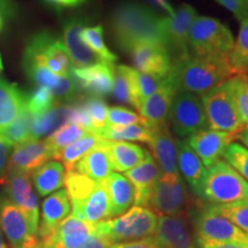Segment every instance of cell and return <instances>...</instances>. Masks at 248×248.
Listing matches in <instances>:
<instances>
[{
  "label": "cell",
  "mask_w": 248,
  "mask_h": 248,
  "mask_svg": "<svg viewBox=\"0 0 248 248\" xmlns=\"http://www.w3.org/2000/svg\"><path fill=\"white\" fill-rule=\"evenodd\" d=\"M171 75L178 90L202 95L237 76L230 55H197L187 53L172 61Z\"/></svg>",
  "instance_id": "6da1fadb"
},
{
  "label": "cell",
  "mask_w": 248,
  "mask_h": 248,
  "mask_svg": "<svg viewBox=\"0 0 248 248\" xmlns=\"http://www.w3.org/2000/svg\"><path fill=\"white\" fill-rule=\"evenodd\" d=\"M111 32L117 46L130 53L141 43H157L166 46L161 17L147 6L137 1H123L111 16Z\"/></svg>",
  "instance_id": "7a4b0ae2"
},
{
  "label": "cell",
  "mask_w": 248,
  "mask_h": 248,
  "mask_svg": "<svg viewBox=\"0 0 248 248\" xmlns=\"http://www.w3.org/2000/svg\"><path fill=\"white\" fill-rule=\"evenodd\" d=\"M198 198L213 204H224L248 199V182L225 161L219 160L206 169L198 188Z\"/></svg>",
  "instance_id": "3957f363"
},
{
  "label": "cell",
  "mask_w": 248,
  "mask_h": 248,
  "mask_svg": "<svg viewBox=\"0 0 248 248\" xmlns=\"http://www.w3.org/2000/svg\"><path fill=\"white\" fill-rule=\"evenodd\" d=\"M157 215L146 207L135 206L123 215L94 224L95 233L113 244L145 239L154 235Z\"/></svg>",
  "instance_id": "277c9868"
},
{
  "label": "cell",
  "mask_w": 248,
  "mask_h": 248,
  "mask_svg": "<svg viewBox=\"0 0 248 248\" xmlns=\"http://www.w3.org/2000/svg\"><path fill=\"white\" fill-rule=\"evenodd\" d=\"M187 216L193 225L194 238L208 243L248 244V234L225 217L214 212L209 203L194 200L187 209Z\"/></svg>",
  "instance_id": "5b68a950"
},
{
  "label": "cell",
  "mask_w": 248,
  "mask_h": 248,
  "mask_svg": "<svg viewBox=\"0 0 248 248\" xmlns=\"http://www.w3.org/2000/svg\"><path fill=\"white\" fill-rule=\"evenodd\" d=\"M201 101L209 130L238 135L246 126L235 105L231 79L202 95Z\"/></svg>",
  "instance_id": "8992f818"
},
{
  "label": "cell",
  "mask_w": 248,
  "mask_h": 248,
  "mask_svg": "<svg viewBox=\"0 0 248 248\" xmlns=\"http://www.w3.org/2000/svg\"><path fill=\"white\" fill-rule=\"evenodd\" d=\"M234 45L231 30L216 18L198 16L188 37L190 52L197 55H230Z\"/></svg>",
  "instance_id": "52a82bcc"
},
{
  "label": "cell",
  "mask_w": 248,
  "mask_h": 248,
  "mask_svg": "<svg viewBox=\"0 0 248 248\" xmlns=\"http://www.w3.org/2000/svg\"><path fill=\"white\" fill-rule=\"evenodd\" d=\"M181 175H162L155 184L146 208L164 216L182 215L193 203Z\"/></svg>",
  "instance_id": "ba28073f"
},
{
  "label": "cell",
  "mask_w": 248,
  "mask_h": 248,
  "mask_svg": "<svg viewBox=\"0 0 248 248\" xmlns=\"http://www.w3.org/2000/svg\"><path fill=\"white\" fill-rule=\"evenodd\" d=\"M23 59L39 61L57 76L71 77L73 63L67 49L60 39L49 32H39L31 37Z\"/></svg>",
  "instance_id": "9c48e42d"
},
{
  "label": "cell",
  "mask_w": 248,
  "mask_h": 248,
  "mask_svg": "<svg viewBox=\"0 0 248 248\" xmlns=\"http://www.w3.org/2000/svg\"><path fill=\"white\" fill-rule=\"evenodd\" d=\"M169 120L173 132L181 138L191 137L207 129V117L201 97L178 90L173 97Z\"/></svg>",
  "instance_id": "30bf717a"
},
{
  "label": "cell",
  "mask_w": 248,
  "mask_h": 248,
  "mask_svg": "<svg viewBox=\"0 0 248 248\" xmlns=\"http://www.w3.org/2000/svg\"><path fill=\"white\" fill-rule=\"evenodd\" d=\"M0 183L4 185L6 198L24 214L32 233L37 234L39 225V207L38 199L31 184L30 175L15 170H6Z\"/></svg>",
  "instance_id": "8fae6325"
},
{
  "label": "cell",
  "mask_w": 248,
  "mask_h": 248,
  "mask_svg": "<svg viewBox=\"0 0 248 248\" xmlns=\"http://www.w3.org/2000/svg\"><path fill=\"white\" fill-rule=\"evenodd\" d=\"M197 17V11L188 4L179 6L171 16L161 17L164 43L172 61L190 53L188 37L192 24Z\"/></svg>",
  "instance_id": "7c38bea8"
},
{
  "label": "cell",
  "mask_w": 248,
  "mask_h": 248,
  "mask_svg": "<svg viewBox=\"0 0 248 248\" xmlns=\"http://www.w3.org/2000/svg\"><path fill=\"white\" fill-rule=\"evenodd\" d=\"M0 226L11 248H37L39 239L32 233L24 214L7 198H0Z\"/></svg>",
  "instance_id": "4fadbf2b"
},
{
  "label": "cell",
  "mask_w": 248,
  "mask_h": 248,
  "mask_svg": "<svg viewBox=\"0 0 248 248\" xmlns=\"http://www.w3.org/2000/svg\"><path fill=\"white\" fill-rule=\"evenodd\" d=\"M154 238L164 248H197L195 238L188 228L187 213L175 216H157Z\"/></svg>",
  "instance_id": "5bb4252c"
},
{
  "label": "cell",
  "mask_w": 248,
  "mask_h": 248,
  "mask_svg": "<svg viewBox=\"0 0 248 248\" xmlns=\"http://www.w3.org/2000/svg\"><path fill=\"white\" fill-rule=\"evenodd\" d=\"M23 69L37 88H44L53 94L55 100H70L76 95L78 86L71 77H60L51 73L39 61L23 59Z\"/></svg>",
  "instance_id": "9a60e30c"
},
{
  "label": "cell",
  "mask_w": 248,
  "mask_h": 248,
  "mask_svg": "<svg viewBox=\"0 0 248 248\" xmlns=\"http://www.w3.org/2000/svg\"><path fill=\"white\" fill-rule=\"evenodd\" d=\"M135 69L141 73L166 78L172 68V58L167 47L157 43H141L129 53Z\"/></svg>",
  "instance_id": "2e32d148"
},
{
  "label": "cell",
  "mask_w": 248,
  "mask_h": 248,
  "mask_svg": "<svg viewBox=\"0 0 248 248\" xmlns=\"http://www.w3.org/2000/svg\"><path fill=\"white\" fill-rule=\"evenodd\" d=\"M177 91L178 86L171 73H169L163 84L142 102L138 109L139 114L146 121L148 126L157 128L168 123L170 108H171L173 97Z\"/></svg>",
  "instance_id": "e0dca14e"
},
{
  "label": "cell",
  "mask_w": 248,
  "mask_h": 248,
  "mask_svg": "<svg viewBox=\"0 0 248 248\" xmlns=\"http://www.w3.org/2000/svg\"><path fill=\"white\" fill-rule=\"evenodd\" d=\"M237 139V133L215 131V130L204 129L191 137L187 141L192 150L199 156L204 167L212 166L221 160L228 146Z\"/></svg>",
  "instance_id": "ac0fdd59"
},
{
  "label": "cell",
  "mask_w": 248,
  "mask_h": 248,
  "mask_svg": "<svg viewBox=\"0 0 248 248\" xmlns=\"http://www.w3.org/2000/svg\"><path fill=\"white\" fill-rule=\"evenodd\" d=\"M52 157L53 153L45 140H28L15 145L6 170H15L31 176Z\"/></svg>",
  "instance_id": "d6986e66"
},
{
  "label": "cell",
  "mask_w": 248,
  "mask_h": 248,
  "mask_svg": "<svg viewBox=\"0 0 248 248\" xmlns=\"http://www.w3.org/2000/svg\"><path fill=\"white\" fill-rule=\"evenodd\" d=\"M85 27V21L79 17L70 18L63 26V45L73 67L83 68L105 63L80 38V32Z\"/></svg>",
  "instance_id": "ffe728a7"
},
{
  "label": "cell",
  "mask_w": 248,
  "mask_h": 248,
  "mask_svg": "<svg viewBox=\"0 0 248 248\" xmlns=\"http://www.w3.org/2000/svg\"><path fill=\"white\" fill-rule=\"evenodd\" d=\"M114 68L107 63L71 69V78L79 89L94 97H105L111 93L114 82Z\"/></svg>",
  "instance_id": "44dd1931"
},
{
  "label": "cell",
  "mask_w": 248,
  "mask_h": 248,
  "mask_svg": "<svg viewBox=\"0 0 248 248\" xmlns=\"http://www.w3.org/2000/svg\"><path fill=\"white\" fill-rule=\"evenodd\" d=\"M70 212V200L64 188H60L49 194L42 204V221L37 231L38 239H49L55 229L69 216Z\"/></svg>",
  "instance_id": "7402d4cb"
},
{
  "label": "cell",
  "mask_w": 248,
  "mask_h": 248,
  "mask_svg": "<svg viewBox=\"0 0 248 248\" xmlns=\"http://www.w3.org/2000/svg\"><path fill=\"white\" fill-rule=\"evenodd\" d=\"M152 129L153 136L148 146L162 175H181L177 167V140L170 132L169 124Z\"/></svg>",
  "instance_id": "603a6c76"
},
{
  "label": "cell",
  "mask_w": 248,
  "mask_h": 248,
  "mask_svg": "<svg viewBox=\"0 0 248 248\" xmlns=\"http://www.w3.org/2000/svg\"><path fill=\"white\" fill-rule=\"evenodd\" d=\"M125 177L131 182L135 190V206L146 207L150 195L162 172L155 162L154 157L148 152L146 157L137 167L124 172Z\"/></svg>",
  "instance_id": "cb8c5ba5"
},
{
  "label": "cell",
  "mask_w": 248,
  "mask_h": 248,
  "mask_svg": "<svg viewBox=\"0 0 248 248\" xmlns=\"http://www.w3.org/2000/svg\"><path fill=\"white\" fill-rule=\"evenodd\" d=\"M94 233V224L70 215L55 229L49 239L42 241H47L57 248H79Z\"/></svg>",
  "instance_id": "d4e9b609"
},
{
  "label": "cell",
  "mask_w": 248,
  "mask_h": 248,
  "mask_svg": "<svg viewBox=\"0 0 248 248\" xmlns=\"http://www.w3.org/2000/svg\"><path fill=\"white\" fill-rule=\"evenodd\" d=\"M71 215L89 224L110 219V203L104 183H98L88 198L71 206Z\"/></svg>",
  "instance_id": "484cf974"
},
{
  "label": "cell",
  "mask_w": 248,
  "mask_h": 248,
  "mask_svg": "<svg viewBox=\"0 0 248 248\" xmlns=\"http://www.w3.org/2000/svg\"><path fill=\"white\" fill-rule=\"evenodd\" d=\"M110 203V217L115 218L131 208L135 202V190L125 176L111 172L104 182Z\"/></svg>",
  "instance_id": "4316f807"
},
{
  "label": "cell",
  "mask_w": 248,
  "mask_h": 248,
  "mask_svg": "<svg viewBox=\"0 0 248 248\" xmlns=\"http://www.w3.org/2000/svg\"><path fill=\"white\" fill-rule=\"evenodd\" d=\"M74 170L85 175L95 183H104L108 176L113 172V166L109 156V152L106 146V139L85 154L75 164Z\"/></svg>",
  "instance_id": "83f0119b"
},
{
  "label": "cell",
  "mask_w": 248,
  "mask_h": 248,
  "mask_svg": "<svg viewBox=\"0 0 248 248\" xmlns=\"http://www.w3.org/2000/svg\"><path fill=\"white\" fill-rule=\"evenodd\" d=\"M177 167L183 179L187 182L193 193H197L207 168L186 139L177 140Z\"/></svg>",
  "instance_id": "f1b7e54d"
},
{
  "label": "cell",
  "mask_w": 248,
  "mask_h": 248,
  "mask_svg": "<svg viewBox=\"0 0 248 248\" xmlns=\"http://www.w3.org/2000/svg\"><path fill=\"white\" fill-rule=\"evenodd\" d=\"M73 119L74 106H54L42 115L33 116L30 128L31 140L51 136L66 123L73 122Z\"/></svg>",
  "instance_id": "f546056e"
},
{
  "label": "cell",
  "mask_w": 248,
  "mask_h": 248,
  "mask_svg": "<svg viewBox=\"0 0 248 248\" xmlns=\"http://www.w3.org/2000/svg\"><path fill=\"white\" fill-rule=\"evenodd\" d=\"M106 146L109 152L113 170L119 172H126L137 167L148 153L139 145L128 141L106 140Z\"/></svg>",
  "instance_id": "4dcf8cb0"
},
{
  "label": "cell",
  "mask_w": 248,
  "mask_h": 248,
  "mask_svg": "<svg viewBox=\"0 0 248 248\" xmlns=\"http://www.w3.org/2000/svg\"><path fill=\"white\" fill-rule=\"evenodd\" d=\"M27 94L0 77V128L13 123L26 107Z\"/></svg>",
  "instance_id": "1f68e13d"
},
{
  "label": "cell",
  "mask_w": 248,
  "mask_h": 248,
  "mask_svg": "<svg viewBox=\"0 0 248 248\" xmlns=\"http://www.w3.org/2000/svg\"><path fill=\"white\" fill-rule=\"evenodd\" d=\"M40 197L52 194L64 184L66 170L59 161H48L30 176Z\"/></svg>",
  "instance_id": "d6a6232c"
},
{
  "label": "cell",
  "mask_w": 248,
  "mask_h": 248,
  "mask_svg": "<svg viewBox=\"0 0 248 248\" xmlns=\"http://www.w3.org/2000/svg\"><path fill=\"white\" fill-rule=\"evenodd\" d=\"M104 140V138L99 137L94 132H88L82 138L77 139L76 141L71 142L70 145L55 153L53 159L59 161L64 167L66 172L71 171V170H74L75 164L85 154H88L90 151L100 145Z\"/></svg>",
  "instance_id": "836d02e7"
},
{
  "label": "cell",
  "mask_w": 248,
  "mask_h": 248,
  "mask_svg": "<svg viewBox=\"0 0 248 248\" xmlns=\"http://www.w3.org/2000/svg\"><path fill=\"white\" fill-rule=\"evenodd\" d=\"M129 77L131 84V105L138 110L142 102L163 84L168 76L166 78H160L129 67Z\"/></svg>",
  "instance_id": "e575fe53"
},
{
  "label": "cell",
  "mask_w": 248,
  "mask_h": 248,
  "mask_svg": "<svg viewBox=\"0 0 248 248\" xmlns=\"http://www.w3.org/2000/svg\"><path fill=\"white\" fill-rule=\"evenodd\" d=\"M99 137L110 141H139L148 145L152 140L153 129L147 124H133L128 126H106L95 132Z\"/></svg>",
  "instance_id": "d590c367"
},
{
  "label": "cell",
  "mask_w": 248,
  "mask_h": 248,
  "mask_svg": "<svg viewBox=\"0 0 248 248\" xmlns=\"http://www.w3.org/2000/svg\"><path fill=\"white\" fill-rule=\"evenodd\" d=\"M97 184L98 183L75 170L67 171L64 177V190L67 191L71 206L82 202L85 198H88Z\"/></svg>",
  "instance_id": "8d00e7d4"
},
{
  "label": "cell",
  "mask_w": 248,
  "mask_h": 248,
  "mask_svg": "<svg viewBox=\"0 0 248 248\" xmlns=\"http://www.w3.org/2000/svg\"><path fill=\"white\" fill-rule=\"evenodd\" d=\"M80 38L105 63L113 66L117 61L116 55L111 53L105 44L104 31L101 26L85 27L80 32Z\"/></svg>",
  "instance_id": "74e56055"
},
{
  "label": "cell",
  "mask_w": 248,
  "mask_h": 248,
  "mask_svg": "<svg viewBox=\"0 0 248 248\" xmlns=\"http://www.w3.org/2000/svg\"><path fill=\"white\" fill-rule=\"evenodd\" d=\"M240 23L239 33L230 53V62L238 75L248 74V17Z\"/></svg>",
  "instance_id": "f35d334b"
},
{
  "label": "cell",
  "mask_w": 248,
  "mask_h": 248,
  "mask_svg": "<svg viewBox=\"0 0 248 248\" xmlns=\"http://www.w3.org/2000/svg\"><path fill=\"white\" fill-rule=\"evenodd\" d=\"M209 206L214 212L225 217L248 234V199L224 204L209 203Z\"/></svg>",
  "instance_id": "ab89813d"
},
{
  "label": "cell",
  "mask_w": 248,
  "mask_h": 248,
  "mask_svg": "<svg viewBox=\"0 0 248 248\" xmlns=\"http://www.w3.org/2000/svg\"><path fill=\"white\" fill-rule=\"evenodd\" d=\"M88 131L85 129H83L82 126L77 125L75 123H66L64 125H62L60 129H58L57 131L52 133L51 136H48L45 139L46 144L48 145V147L51 148L53 156L55 153H58L59 151H61L62 148H64L68 145H70L71 142L76 141L77 139L82 138L83 136H85Z\"/></svg>",
  "instance_id": "60d3db41"
},
{
  "label": "cell",
  "mask_w": 248,
  "mask_h": 248,
  "mask_svg": "<svg viewBox=\"0 0 248 248\" xmlns=\"http://www.w3.org/2000/svg\"><path fill=\"white\" fill-rule=\"evenodd\" d=\"M32 117L33 116L28 111L26 106L13 123L5 126V128H0V135L7 139L8 141H11L14 146L21 144V142L31 140L30 128Z\"/></svg>",
  "instance_id": "b9f144b4"
},
{
  "label": "cell",
  "mask_w": 248,
  "mask_h": 248,
  "mask_svg": "<svg viewBox=\"0 0 248 248\" xmlns=\"http://www.w3.org/2000/svg\"><path fill=\"white\" fill-rule=\"evenodd\" d=\"M55 98L48 90L37 88L32 92L27 94L26 106L32 116H39L54 107Z\"/></svg>",
  "instance_id": "7bdbcfd3"
},
{
  "label": "cell",
  "mask_w": 248,
  "mask_h": 248,
  "mask_svg": "<svg viewBox=\"0 0 248 248\" xmlns=\"http://www.w3.org/2000/svg\"><path fill=\"white\" fill-rule=\"evenodd\" d=\"M225 162L233 168L241 177L248 182V150L241 144L232 142L226 148L224 154Z\"/></svg>",
  "instance_id": "ee69618b"
},
{
  "label": "cell",
  "mask_w": 248,
  "mask_h": 248,
  "mask_svg": "<svg viewBox=\"0 0 248 248\" xmlns=\"http://www.w3.org/2000/svg\"><path fill=\"white\" fill-rule=\"evenodd\" d=\"M88 110L90 117H91L93 132H98L99 130L106 128L107 126V115H108V106L107 104L102 100L100 97H94L90 95L82 102Z\"/></svg>",
  "instance_id": "f6af8a7d"
},
{
  "label": "cell",
  "mask_w": 248,
  "mask_h": 248,
  "mask_svg": "<svg viewBox=\"0 0 248 248\" xmlns=\"http://www.w3.org/2000/svg\"><path fill=\"white\" fill-rule=\"evenodd\" d=\"M234 101L244 124L248 126V74H239L231 78Z\"/></svg>",
  "instance_id": "bcb514c9"
},
{
  "label": "cell",
  "mask_w": 248,
  "mask_h": 248,
  "mask_svg": "<svg viewBox=\"0 0 248 248\" xmlns=\"http://www.w3.org/2000/svg\"><path fill=\"white\" fill-rule=\"evenodd\" d=\"M111 93L117 101L131 105V84H130L129 77V66H117L114 69V82Z\"/></svg>",
  "instance_id": "7dc6e473"
},
{
  "label": "cell",
  "mask_w": 248,
  "mask_h": 248,
  "mask_svg": "<svg viewBox=\"0 0 248 248\" xmlns=\"http://www.w3.org/2000/svg\"><path fill=\"white\" fill-rule=\"evenodd\" d=\"M133 124H147L140 114L128 108L115 106L108 108L107 125L108 126H128Z\"/></svg>",
  "instance_id": "c3c4849f"
},
{
  "label": "cell",
  "mask_w": 248,
  "mask_h": 248,
  "mask_svg": "<svg viewBox=\"0 0 248 248\" xmlns=\"http://www.w3.org/2000/svg\"><path fill=\"white\" fill-rule=\"evenodd\" d=\"M215 1L225 7L228 11H230L240 22L248 17L247 0H215Z\"/></svg>",
  "instance_id": "681fc988"
},
{
  "label": "cell",
  "mask_w": 248,
  "mask_h": 248,
  "mask_svg": "<svg viewBox=\"0 0 248 248\" xmlns=\"http://www.w3.org/2000/svg\"><path fill=\"white\" fill-rule=\"evenodd\" d=\"M13 148L14 145L0 135V179L5 175L8 166L9 156H11Z\"/></svg>",
  "instance_id": "f907efd6"
},
{
  "label": "cell",
  "mask_w": 248,
  "mask_h": 248,
  "mask_svg": "<svg viewBox=\"0 0 248 248\" xmlns=\"http://www.w3.org/2000/svg\"><path fill=\"white\" fill-rule=\"evenodd\" d=\"M157 246H159V245H157L156 240H155L154 235H152V237L145 238V239L140 240L113 244V246L110 248H156Z\"/></svg>",
  "instance_id": "816d5d0a"
},
{
  "label": "cell",
  "mask_w": 248,
  "mask_h": 248,
  "mask_svg": "<svg viewBox=\"0 0 248 248\" xmlns=\"http://www.w3.org/2000/svg\"><path fill=\"white\" fill-rule=\"evenodd\" d=\"M111 246H113V243H111L110 240L102 237V235L94 233L82 247L79 248H110Z\"/></svg>",
  "instance_id": "f5cc1de1"
},
{
  "label": "cell",
  "mask_w": 248,
  "mask_h": 248,
  "mask_svg": "<svg viewBox=\"0 0 248 248\" xmlns=\"http://www.w3.org/2000/svg\"><path fill=\"white\" fill-rule=\"evenodd\" d=\"M197 248H248V244H239V243H208V241H202L195 239Z\"/></svg>",
  "instance_id": "db71d44e"
},
{
  "label": "cell",
  "mask_w": 248,
  "mask_h": 248,
  "mask_svg": "<svg viewBox=\"0 0 248 248\" xmlns=\"http://www.w3.org/2000/svg\"><path fill=\"white\" fill-rule=\"evenodd\" d=\"M0 13L6 17H14L17 14V5L14 0H0Z\"/></svg>",
  "instance_id": "11a10c76"
},
{
  "label": "cell",
  "mask_w": 248,
  "mask_h": 248,
  "mask_svg": "<svg viewBox=\"0 0 248 248\" xmlns=\"http://www.w3.org/2000/svg\"><path fill=\"white\" fill-rule=\"evenodd\" d=\"M152 1H153L154 4L157 6V7H161L162 9H164L166 12H168L169 16H171V15L173 14V12H175L172 9L171 6L169 5V2L167 1V0H152Z\"/></svg>",
  "instance_id": "9f6ffc18"
},
{
  "label": "cell",
  "mask_w": 248,
  "mask_h": 248,
  "mask_svg": "<svg viewBox=\"0 0 248 248\" xmlns=\"http://www.w3.org/2000/svg\"><path fill=\"white\" fill-rule=\"evenodd\" d=\"M237 139H239L241 144H243V146H245L248 150V126H245V128L238 133Z\"/></svg>",
  "instance_id": "6f0895ef"
},
{
  "label": "cell",
  "mask_w": 248,
  "mask_h": 248,
  "mask_svg": "<svg viewBox=\"0 0 248 248\" xmlns=\"http://www.w3.org/2000/svg\"><path fill=\"white\" fill-rule=\"evenodd\" d=\"M48 5L55 6V7H68L66 0H44Z\"/></svg>",
  "instance_id": "680465c9"
},
{
  "label": "cell",
  "mask_w": 248,
  "mask_h": 248,
  "mask_svg": "<svg viewBox=\"0 0 248 248\" xmlns=\"http://www.w3.org/2000/svg\"><path fill=\"white\" fill-rule=\"evenodd\" d=\"M37 248H57V247H55L54 245L47 243V241L39 240V244H38V246H37Z\"/></svg>",
  "instance_id": "91938a15"
},
{
  "label": "cell",
  "mask_w": 248,
  "mask_h": 248,
  "mask_svg": "<svg viewBox=\"0 0 248 248\" xmlns=\"http://www.w3.org/2000/svg\"><path fill=\"white\" fill-rule=\"evenodd\" d=\"M83 1H84V0H66L68 7H73V6H77V5H79L80 2H83Z\"/></svg>",
  "instance_id": "94428289"
},
{
  "label": "cell",
  "mask_w": 248,
  "mask_h": 248,
  "mask_svg": "<svg viewBox=\"0 0 248 248\" xmlns=\"http://www.w3.org/2000/svg\"><path fill=\"white\" fill-rule=\"evenodd\" d=\"M0 248H8L7 245L5 243L4 235H2V231H1V226H0Z\"/></svg>",
  "instance_id": "6125c7cd"
},
{
  "label": "cell",
  "mask_w": 248,
  "mask_h": 248,
  "mask_svg": "<svg viewBox=\"0 0 248 248\" xmlns=\"http://www.w3.org/2000/svg\"><path fill=\"white\" fill-rule=\"evenodd\" d=\"M2 27H4V15L0 13V30L2 29Z\"/></svg>",
  "instance_id": "be15d7a7"
},
{
  "label": "cell",
  "mask_w": 248,
  "mask_h": 248,
  "mask_svg": "<svg viewBox=\"0 0 248 248\" xmlns=\"http://www.w3.org/2000/svg\"><path fill=\"white\" fill-rule=\"evenodd\" d=\"M2 69H4V66H2V60H1V55H0V73H1Z\"/></svg>",
  "instance_id": "e7e4bbea"
},
{
  "label": "cell",
  "mask_w": 248,
  "mask_h": 248,
  "mask_svg": "<svg viewBox=\"0 0 248 248\" xmlns=\"http://www.w3.org/2000/svg\"><path fill=\"white\" fill-rule=\"evenodd\" d=\"M247 15H248V0H247Z\"/></svg>",
  "instance_id": "03108f58"
},
{
  "label": "cell",
  "mask_w": 248,
  "mask_h": 248,
  "mask_svg": "<svg viewBox=\"0 0 248 248\" xmlns=\"http://www.w3.org/2000/svg\"><path fill=\"white\" fill-rule=\"evenodd\" d=\"M156 248H164V247H162V246H157Z\"/></svg>",
  "instance_id": "003e7915"
}]
</instances>
